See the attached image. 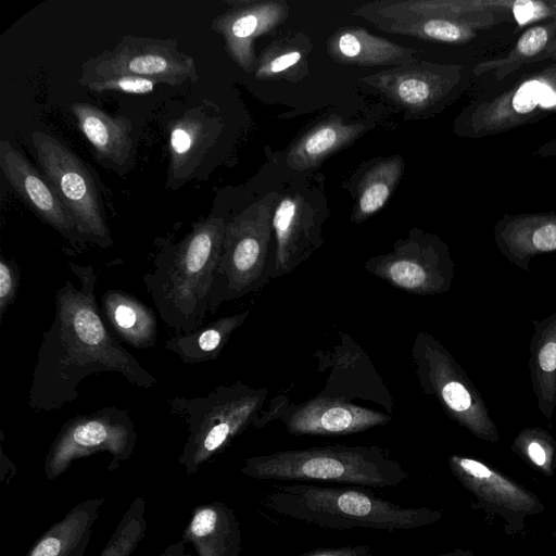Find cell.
<instances>
[{
  "label": "cell",
  "mask_w": 556,
  "mask_h": 556,
  "mask_svg": "<svg viewBox=\"0 0 556 556\" xmlns=\"http://www.w3.org/2000/svg\"><path fill=\"white\" fill-rule=\"evenodd\" d=\"M493 236L502 255L528 271L533 257L556 252V213L505 214L495 223Z\"/></svg>",
  "instance_id": "17"
},
{
  "label": "cell",
  "mask_w": 556,
  "mask_h": 556,
  "mask_svg": "<svg viewBox=\"0 0 556 556\" xmlns=\"http://www.w3.org/2000/svg\"><path fill=\"white\" fill-rule=\"evenodd\" d=\"M447 462L455 478L477 500L472 507L500 515L506 534L522 531L527 516L545 509L534 493L478 459L451 455Z\"/></svg>",
  "instance_id": "14"
},
{
  "label": "cell",
  "mask_w": 556,
  "mask_h": 556,
  "mask_svg": "<svg viewBox=\"0 0 556 556\" xmlns=\"http://www.w3.org/2000/svg\"><path fill=\"white\" fill-rule=\"evenodd\" d=\"M20 285L17 266L1 256L0 260V318L4 317L7 309L15 301Z\"/></svg>",
  "instance_id": "34"
},
{
  "label": "cell",
  "mask_w": 556,
  "mask_h": 556,
  "mask_svg": "<svg viewBox=\"0 0 556 556\" xmlns=\"http://www.w3.org/2000/svg\"><path fill=\"white\" fill-rule=\"evenodd\" d=\"M410 353L421 390L434 396L444 413L476 438L497 442V427L484 400L442 343L419 331Z\"/></svg>",
  "instance_id": "7"
},
{
  "label": "cell",
  "mask_w": 556,
  "mask_h": 556,
  "mask_svg": "<svg viewBox=\"0 0 556 556\" xmlns=\"http://www.w3.org/2000/svg\"><path fill=\"white\" fill-rule=\"evenodd\" d=\"M100 312L114 336L136 349L156 345L157 321L142 301L121 290H108L101 296Z\"/></svg>",
  "instance_id": "20"
},
{
  "label": "cell",
  "mask_w": 556,
  "mask_h": 556,
  "mask_svg": "<svg viewBox=\"0 0 556 556\" xmlns=\"http://www.w3.org/2000/svg\"><path fill=\"white\" fill-rule=\"evenodd\" d=\"M269 215L249 210L227 223L220 260L210 296V313L258 290L270 280Z\"/></svg>",
  "instance_id": "8"
},
{
  "label": "cell",
  "mask_w": 556,
  "mask_h": 556,
  "mask_svg": "<svg viewBox=\"0 0 556 556\" xmlns=\"http://www.w3.org/2000/svg\"><path fill=\"white\" fill-rule=\"evenodd\" d=\"M251 309L224 316L190 333H175L166 340L165 349L185 364L217 359L232 333L248 319Z\"/></svg>",
  "instance_id": "26"
},
{
  "label": "cell",
  "mask_w": 556,
  "mask_h": 556,
  "mask_svg": "<svg viewBox=\"0 0 556 556\" xmlns=\"http://www.w3.org/2000/svg\"><path fill=\"white\" fill-rule=\"evenodd\" d=\"M33 144L45 177L63 203L85 240L112 244L94 181L80 159L56 138L35 130Z\"/></svg>",
  "instance_id": "9"
},
{
  "label": "cell",
  "mask_w": 556,
  "mask_h": 556,
  "mask_svg": "<svg viewBox=\"0 0 556 556\" xmlns=\"http://www.w3.org/2000/svg\"><path fill=\"white\" fill-rule=\"evenodd\" d=\"M332 46L331 51L337 59L356 64L392 63L405 52L404 49L364 30L343 31Z\"/></svg>",
  "instance_id": "27"
},
{
  "label": "cell",
  "mask_w": 556,
  "mask_h": 556,
  "mask_svg": "<svg viewBox=\"0 0 556 556\" xmlns=\"http://www.w3.org/2000/svg\"><path fill=\"white\" fill-rule=\"evenodd\" d=\"M300 556H372V549L368 545L323 547Z\"/></svg>",
  "instance_id": "35"
},
{
  "label": "cell",
  "mask_w": 556,
  "mask_h": 556,
  "mask_svg": "<svg viewBox=\"0 0 556 556\" xmlns=\"http://www.w3.org/2000/svg\"><path fill=\"white\" fill-rule=\"evenodd\" d=\"M78 287L66 280L54 296L55 314L37 352L28 405L50 413L71 404L88 376L112 371L144 389L156 378L122 346L101 315L96 299L98 275L91 265L68 263Z\"/></svg>",
  "instance_id": "1"
},
{
  "label": "cell",
  "mask_w": 556,
  "mask_h": 556,
  "mask_svg": "<svg viewBox=\"0 0 556 556\" xmlns=\"http://www.w3.org/2000/svg\"><path fill=\"white\" fill-rule=\"evenodd\" d=\"M529 369L538 408L551 419L556 408V313L533 321Z\"/></svg>",
  "instance_id": "25"
},
{
  "label": "cell",
  "mask_w": 556,
  "mask_h": 556,
  "mask_svg": "<svg viewBox=\"0 0 556 556\" xmlns=\"http://www.w3.org/2000/svg\"><path fill=\"white\" fill-rule=\"evenodd\" d=\"M395 175L388 178L376 175L364 187L358 200V218L367 217L379 211L387 202Z\"/></svg>",
  "instance_id": "32"
},
{
  "label": "cell",
  "mask_w": 556,
  "mask_h": 556,
  "mask_svg": "<svg viewBox=\"0 0 556 556\" xmlns=\"http://www.w3.org/2000/svg\"><path fill=\"white\" fill-rule=\"evenodd\" d=\"M226 225L218 216L195 223L179 243L157 254L143 276L160 318L176 333L204 326Z\"/></svg>",
  "instance_id": "2"
},
{
  "label": "cell",
  "mask_w": 556,
  "mask_h": 556,
  "mask_svg": "<svg viewBox=\"0 0 556 556\" xmlns=\"http://www.w3.org/2000/svg\"><path fill=\"white\" fill-rule=\"evenodd\" d=\"M240 472L258 480L329 481L362 486H396L405 467L379 446L342 444L279 451L245 458Z\"/></svg>",
  "instance_id": "4"
},
{
  "label": "cell",
  "mask_w": 556,
  "mask_h": 556,
  "mask_svg": "<svg viewBox=\"0 0 556 556\" xmlns=\"http://www.w3.org/2000/svg\"><path fill=\"white\" fill-rule=\"evenodd\" d=\"M0 167L16 194L39 218L72 242L84 240L47 178L8 140L0 142Z\"/></svg>",
  "instance_id": "16"
},
{
  "label": "cell",
  "mask_w": 556,
  "mask_h": 556,
  "mask_svg": "<svg viewBox=\"0 0 556 556\" xmlns=\"http://www.w3.org/2000/svg\"><path fill=\"white\" fill-rule=\"evenodd\" d=\"M103 498L75 505L31 546L25 556H83Z\"/></svg>",
  "instance_id": "23"
},
{
  "label": "cell",
  "mask_w": 556,
  "mask_h": 556,
  "mask_svg": "<svg viewBox=\"0 0 556 556\" xmlns=\"http://www.w3.org/2000/svg\"><path fill=\"white\" fill-rule=\"evenodd\" d=\"M263 505L277 515L334 530H413L438 522L443 514L404 507L358 489L314 484H274Z\"/></svg>",
  "instance_id": "3"
},
{
  "label": "cell",
  "mask_w": 556,
  "mask_h": 556,
  "mask_svg": "<svg viewBox=\"0 0 556 556\" xmlns=\"http://www.w3.org/2000/svg\"><path fill=\"white\" fill-rule=\"evenodd\" d=\"M137 432L129 414L114 406L67 420L45 459V476L54 480L65 472L76 459L98 452H108L112 459L110 470L127 460L135 448Z\"/></svg>",
  "instance_id": "10"
},
{
  "label": "cell",
  "mask_w": 556,
  "mask_h": 556,
  "mask_svg": "<svg viewBox=\"0 0 556 556\" xmlns=\"http://www.w3.org/2000/svg\"><path fill=\"white\" fill-rule=\"evenodd\" d=\"M429 18L412 25L407 33L446 43H465L477 36L476 27L446 17Z\"/></svg>",
  "instance_id": "31"
},
{
  "label": "cell",
  "mask_w": 556,
  "mask_h": 556,
  "mask_svg": "<svg viewBox=\"0 0 556 556\" xmlns=\"http://www.w3.org/2000/svg\"><path fill=\"white\" fill-rule=\"evenodd\" d=\"M279 420L293 435H348L390 422L391 415L352 402L317 394L294 404L285 395L274 397L263 409L254 427Z\"/></svg>",
  "instance_id": "13"
},
{
  "label": "cell",
  "mask_w": 556,
  "mask_h": 556,
  "mask_svg": "<svg viewBox=\"0 0 556 556\" xmlns=\"http://www.w3.org/2000/svg\"><path fill=\"white\" fill-rule=\"evenodd\" d=\"M300 60L301 53L298 51H291L274 59L266 67L262 68L260 73L267 72L276 74L291 67Z\"/></svg>",
  "instance_id": "36"
},
{
  "label": "cell",
  "mask_w": 556,
  "mask_h": 556,
  "mask_svg": "<svg viewBox=\"0 0 556 556\" xmlns=\"http://www.w3.org/2000/svg\"><path fill=\"white\" fill-rule=\"evenodd\" d=\"M181 539L198 556H239L242 548L237 516L222 502L197 506Z\"/></svg>",
  "instance_id": "18"
},
{
  "label": "cell",
  "mask_w": 556,
  "mask_h": 556,
  "mask_svg": "<svg viewBox=\"0 0 556 556\" xmlns=\"http://www.w3.org/2000/svg\"><path fill=\"white\" fill-rule=\"evenodd\" d=\"M217 134V122L200 108L175 119L169 130V174L184 179L199 164Z\"/></svg>",
  "instance_id": "24"
},
{
  "label": "cell",
  "mask_w": 556,
  "mask_h": 556,
  "mask_svg": "<svg viewBox=\"0 0 556 556\" xmlns=\"http://www.w3.org/2000/svg\"><path fill=\"white\" fill-rule=\"evenodd\" d=\"M534 154L539 157H556V138L543 142Z\"/></svg>",
  "instance_id": "38"
},
{
  "label": "cell",
  "mask_w": 556,
  "mask_h": 556,
  "mask_svg": "<svg viewBox=\"0 0 556 556\" xmlns=\"http://www.w3.org/2000/svg\"><path fill=\"white\" fill-rule=\"evenodd\" d=\"M511 450L545 476L554 475L556 440L548 431L538 427L525 428L515 438Z\"/></svg>",
  "instance_id": "29"
},
{
  "label": "cell",
  "mask_w": 556,
  "mask_h": 556,
  "mask_svg": "<svg viewBox=\"0 0 556 556\" xmlns=\"http://www.w3.org/2000/svg\"><path fill=\"white\" fill-rule=\"evenodd\" d=\"M146 503L137 496L99 556H130L146 535Z\"/></svg>",
  "instance_id": "28"
},
{
  "label": "cell",
  "mask_w": 556,
  "mask_h": 556,
  "mask_svg": "<svg viewBox=\"0 0 556 556\" xmlns=\"http://www.w3.org/2000/svg\"><path fill=\"white\" fill-rule=\"evenodd\" d=\"M440 556H475L471 552L456 549L446 554H442Z\"/></svg>",
  "instance_id": "39"
},
{
  "label": "cell",
  "mask_w": 556,
  "mask_h": 556,
  "mask_svg": "<svg viewBox=\"0 0 556 556\" xmlns=\"http://www.w3.org/2000/svg\"><path fill=\"white\" fill-rule=\"evenodd\" d=\"M267 399L266 387L254 388L239 381L218 386L203 396L170 400L173 412L188 426L189 434L178 458L187 473H195L237 435L254 427Z\"/></svg>",
  "instance_id": "6"
},
{
  "label": "cell",
  "mask_w": 556,
  "mask_h": 556,
  "mask_svg": "<svg viewBox=\"0 0 556 556\" xmlns=\"http://www.w3.org/2000/svg\"><path fill=\"white\" fill-rule=\"evenodd\" d=\"M354 131L352 127L334 123L324 125L307 134L295 147L292 156L301 167L316 164L349 140Z\"/></svg>",
  "instance_id": "30"
},
{
  "label": "cell",
  "mask_w": 556,
  "mask_h": 556,
  "mask_svg": "<svg viewBox=\"0 0 556 556\" xmlns=\"http://www.w3.org/2000/svg\"><path fill=\"white\" fill-rule=\"evenodd\" d=\"M555 465H556V458H555Z\"/></svg>",
  "instance_id": "40"
},
{
  "label": "cell",
  "mask_w": 556,
  "mask_h": 556,
  "mask_svg": "<svg viewBox=\"0 0 556 556\" xmlns=\"http://www.w3.org/2000/svg\"><path fill=\"white\" fill-rule=\"evenodd\" d=\"M186 542L181 539L175 543L169 544L161 554L157 556H192L186 553Z\"/></svg>",
  "instance_id": "37"
},
{
  "label": "cell",
  "mask_w": 556,
  "mask_h": 556,
  "mask_svg": "<svg viewBox=\"0 0 556 556\" xmlns=\"http://www.w3.org/2000/svg\"><path fill=\"white\" fill-rule=\"evenodd\" d=\"M552 60H556V18L530 25L504 56L477 64L473 74L497 81L526 65Z\"/></svg>",
  "instance_id": "21"
},
{
  "label": "cell",
  "mask_w": 556,
  "mask_h": 556,
  "mask_svg": "<svg viewBox=\"0 0 556 556\" xmlns=\"http://www.w3.org/2000/svg\"><path fill=\"white\" fill-rule=\"evenodd\" d=\"M556 114V60L526 65L507 77L482 80L460 117L471 138L493 137Z\"/></svg>",
  "instance_id": "5"
},
{
  "label": "cell",
  "mask_w": 556,
  "mask_h": 556,
  "mask_svg": "<svg viewBox=\"0 0 556 556\" xmlns=\"http://www.w3.org/2000/svg\"><path fill=\"white\" fill-rule=\"evenodd\" d=\"M157 81L139 76H115L97 79L83 85L94 92L121 91L134 94H144L153 90Z\"/></svg>",
  "instance_id": "33"
},
{
  "label": "cell",
  "mask_w": 556,
  "mask_h": 556,
  "mask_svg": "<svg viewBox=\"0 0 556 556\" xmlns=\"http://www.w3.org/2000/svg\"><path fill=\"white\" fill-rule=\"evenodd\" d=\"M71 111L98 157L124 165L132 148V124L125 116L113 117L89 103H74Z\"/></svg>",
  "instance_id": "22"
},
{
  "label": "cell",
  "mask_w": 556,
  "mask_h": 556,
  "mask_svg": "<svg viewBox=\"0 0 556 556\" xmlns=\"http://www.w3.org/2000/svg\"><path fill=\"white\" fill-rule=\"evenodd\" d=\"M115 76H139L170 86L198 79L194 60L173 39L124 36L111 50L86 61L78 83Z\"/></svg>",
  "instance_id": "11"
},
{
  "label": "cell",
  "mask_w": 556,
  "mask_h": 556,
  "mask_svg": "<svg viewBox=\"0 0 556 556\" xmlns=\"http://www.w3.org/2000/svg\"><path fill=\"white\" fill-rule=\"evenodd\" d=\"M282 16V9L274 3L236 8L215 17L212 28L226 41L231 58L245 71L253 63V39L273 27Z\"/></svg>",
  "instance_id": "19"
},
{
  "label": "cell",
  "mask_w": 556,
  "mask_h": 556,
  "mask_svg": "<svg viewBox=\"0 0 556 556\" xmlns=\"http://www.w3.org/2000/svg\"><path fill=\"white\" fill-rule=\"evenodd\" d=\"M318 371H328L320 395L351 402L352 399L369 400L393 412L394 402L387 386L372 366L367 354L350 336L331 350L316 351Z\"/></svg>",
  "instance_id": "15"
},
{
  "label": "cell",
  "mask_w": 556,
  "mask_h": 556,
  "mask_svg": "<svg viewBox=\"0 0 556 556\" xmlns=\"http://www.w3.org/2000/svg\"><path fill=\"white\" fill-rule=\"evenodd\" d=\"M364 268L392 287L417 295L446 293L455 277L447 247L430 236L399 241L391 252L368 258Z\"/></svg>",
  "instance_id": "12"
}]
</instances>
